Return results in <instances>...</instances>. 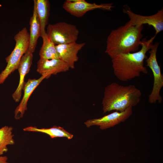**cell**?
I'll return each mask as SVG.
<instances>
[{
    "mask_svg": "<svg viewBox=\"0 0 163 163\" xmlns=\"http://www.w3.org/2000/svg\"><path fill=\"white\" fill-rule=\"evenodd\" d=\"M155 36L148 40H142L141 49L136 52L118 54L111 59L112 67L115 76L122 82L128 81L147 74L148 71L144 66V61L147 57V52L151 48Z\"/></svg>",
    "mask_w": 163,
    "mask_h": 163,
    "instance_id": "1",
    "label": "cell"
},
{
    "mask_svg": "<svg viewBox=\"0 0 163 163\" xmlns=\"http://www.w3.org/2000/svg\"><path fill=\"white\" fill-rule=\"evenodd\" d=\"M143 25H133L129 21L112 30L106 41L105 52L112 59L120 54L137 51L141 46Z\"/></svg>",
    "mask_w": 163,
    "mask_h": 163,
    "instance_id": "2",
    "label": "cell"
},
{
    "mask_svg": "<svg viewBox=\"0 0 163 163\" xmlns=\"http://www.w3.org/2000/svg\"><path fill=\"white\" fill-rule=\"evenodd\" d=\"M141 95L140 90L134 85L124 86L112 82L104 89L102 102L103 112H122L135 107L139 102Z\"/></svg>",
    "mask_w": 163,
    "mask_h": 163,
    "instance_id": "3",
    "label": "cell"
},
{
    "mask_svg": "<svg viewBox=\"0 0 163 163\" xmlns=\"http://www.w3.org/2000/svg\"><path fill=\"white\" fill-rule=\"evenodd\" d=\"M14 39L15 46L10 54L5 58L7 64L0 73V84L3 83L8 76L18 69L22 56L28 49L29 33L26 27L15 35Z\"/></svg>",
    "mask_w": 163,
    "mask_h": 163,
    "instance_id": "4",
    "label": "cell"
},
{
    "mask_svg": "<svg viewBox=\"0 0 163 163\" xmlns=\"http://www.w3.org/2000/svg\"><path fill=\"white\" fill-rule=\"evenodd\" d=\"M159 45L158 42L152 44L149 51V56L145 60L146 66L152 70L154 78L153 88L149 96V101L151 104H155L157 101L161 103L162 101L160 92L163 87V75L157 59V53Z\"/></svg>",
    "mask_w": 163,
    "mask_h": 163,
    "instance_id": "5",
    "label": "cell"
},
{
    "mask_svg": "<svg viewBox=\"0 0 163 163\" xmlns=\"http://www.w3.org/2000/svg\"><path fill=\"white\" fill-rule=\"evenodd\" d=\"M46 33L52 41L56 45L76 42L79 31L75 25L61 22L48 24Z\"/></svg>",
    "mask_w": 163,
    "mask_h": 163,
    "instance_id": "6",
    "label": "cell"
},
{
    "mask_svg": "<svg viewBox=\"0 0 163 163\" xmlns=\"http://www.w3.org/2000/svg\"><path fill=\"white\" fill-rule=\"evenodd\" d=\"M112 3L100 4L90 3L85 0H67L62 5L63 8L71 15L77 17L83 16L87 12L96 9L110 11L113 8Z\"/></svg>",
    "mask_w": 163,
    "mask_h": 163,
    "instance_id": "7",
    "label": "cell"
},
{
    "mask_svg": "<svg viewBox=\"0 0 163 163\" xmlns=\"http://www.w3.org/2000/svg\"><path fill=\"white\" fill-rule=\"evenodd\" d=\"M123 11L129 18L128 21L133 25H143L147 24L151 26L155 31V37L163 30V8L159 10L156 14L149 16H144L135 13L130 8L125 7Z\"/></svg>",
    "mask_w": 163,
    "mask_h": 163,
    "instance_id": "8",
    "label": "cell"
},
{
    "mask_svg": "<svg viewBox=\"0 0 163 163\" xmlns=\"http://www.w3.org/2000/svg\"><path fill=\"white\" fill-rule=\"evenodd\" d=\"M132 108L133 107H131L123 111H115L100 118L88 120L84 124L88 127L96 125L99 126L101 129L109 128L128 119L133 113Z\"/></svg>",
    "mask_w": 163,
    "mask_h": 163,
    "instance_id": "9",
    "label": "cell"
},
{
    "mask_svg": "<svg viewBox=\"0 0 163 163\" xmlns=\"http://www.w3.org/2000/svg\"><path fill=\"white\" fill-rule=\"evenodd\" d=\"M85 45L84 42H75L56 46L59 58L66 63L70 69H73L75 68V63L78 60V53Z\"/></svg>",
    "mask_w": 163,
    "mask_h": 163,
    "instance_id": "10",
    "label": "cell"
},
{
    "mask_svg": "<svg viewBox=\"0 0 163 163\" xmlns=\"http://www.w3.org/2000/svg\"><path fill=\"white\" fill-rule=\"evenodd\" d=\"M68 65L60 59H40L37 62V71L42 76L49 78L52 75L68 71Z\"/></svg>",
    "mask_w": 163,
    "mask_h": 163,
    "instance_id": "11",
    "label": "cell"
},
{
    "mask_svg": "<svg viewBox=\"0 0 163 163\" xmlns=\"http://www.w3.org/2000/svg\"><path fill=\"white\" fill-rule=\"evenodd\" d=\"M45 78V76L42 75L37 79H29L26 82H24L23 88L24 91L23 97L14 112L15 119L19 120L23 117L27 109V103L29 97L36 87Z\"/></svg>",
    "mask_w": 163,
    "mask_h": 163,
    "instance_id": "12",
    "label": "cell"
},
{
    "mask_svg": "<svg viewBox=\"0 0 163 163\" xmlns=\"http://www.w3.org/2000/svg\"><path fill=\"white\" fill-rule=\"evenodd\" d=\"M33 56V53L28 50L22 56L19 63L18 69L20 75L19 84L12 95L13 99L16 102L19 101L20 100L24 83L25 77L30 70Z\"/></svg>",
    "mask_w": 163,
    "mask_h": 163,
    "instance_id": "13",
    "label": "cell"
},
{
    "mask_svg": "<svg viewBox=\"0 0 163 163\" xmlns=\"http://www.w3.org/2000/svg\"><path fill=\"white\" fill-rule=\"evenodd\" d=\"M30 25L29 45L28 50L33 53L36 47L38 39L41 36L40 25L35 0H34L33 15L30 19Z\"/></svg>",
    "mask_w": 163,
    "mask_h": 163,
    "instance_id": "14",
    "label": "cell"
},
{
    "mask_svg": "<svg viewBox=\"0 0 163 163\" xmlns=\"http://www.w3.org/2000/svg\"><path fill=\"white\" fill-rule=\"evenodd\" d=\"M41 29V37L46 33L45 28L50 15V4L48 0H35Z\"/></svg>",
    "mask_w": 163,
    "mask_h": 163,
    "instance_id": "15",
    "label": "cell"
},
{
    "mask_svg": "<svg viewBox=\"0 0 163 163\" xmlns=\"http://www.w3.org/2000/svg\"><path fill=\"white\" fill-rule=\"evenodd\" d=\"M23 130L25 131L39 132L46 133L51 138L65 137L68 139H71L73 136L72 134L66 131L63 127L56 126L50 128H39L35 126H30L24 128Z\"/></svg>",
    "mask_w": 163,
    "mask_h": 163,
    "instance_id": "16",
    "label": "cell"
},
{
    "mask_svg": "<svg viewBox=\"0 0 163 163\" xmlns=\"http://www.w3.org/2000/svg\"><path fill=\"white\" fill-rule=\"evenodd\" d=\"M41 37L43 43L39 53L40 59H51L59 58L56 45L49 38L46 33Z\"/></svg>",
    "mask_w": 163,
    "mask_h": 163,
    "instance_id": "17",
    "label": "cell"
},
{
    "mask_svg": "<svg viewBox=\"0 0 163 163\" xmlns=\"http://www.w3.org/2000/svg\"><path fill=\"white\" fill-rule=\"evenodd\" d=\"M12 130V127L7 126L0 128V156L8 151V145L15 144Z\"/></svg>",
    "mask_w": 163,
    "mask_h": 163,
    "instance_id": "18",
    "label": "cell"
},
{
    "mask_svg": "<svg viewBox=\"0 0 163 163\" xmlns=\"http://www.w3.org/2000/svg\"><path fill=\"white\" fill-rule=\"evenodd\" d=\"M8 158L6 156H0V163H9L8 161Z\"/></svg>",
    "mask_w": 163,
    "mask_h": 163,
    "instance_id": "19",
    "label": "cell"
}]
</instances>
